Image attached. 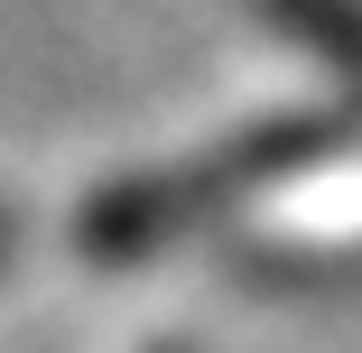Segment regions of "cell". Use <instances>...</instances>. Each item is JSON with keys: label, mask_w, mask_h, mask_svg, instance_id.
<instances>
[{"label": "cell", "mask_w": 362, "mask_h": 353, "mask_svg": "<svg viewBox=\"0 0 362 353\" xmlns=\"http://www.w3.org/2000/svg\"><path fill=\"white\" fill-rule=\"evenodd\" d=\"M0 260H10V224H0Z\"/></svg>", "instance_id": "cell-2"}, {"label": "cell", "mask_w": 362, "mask_h": 353, "mask_svg": "<svg viewBox=\"0 0 362 353\" xmlns=\"http://www.w3.org/2000/svg\"><path fill=\"white\" fill-rule=\"evenodd\" d=\"M279 19H298V28L325 37L334 56H362V19H344V0H279Z\"/></svg>", "instance_id": "cell-1"}]
</instances>
